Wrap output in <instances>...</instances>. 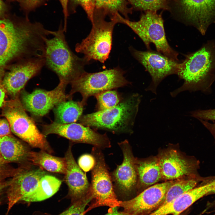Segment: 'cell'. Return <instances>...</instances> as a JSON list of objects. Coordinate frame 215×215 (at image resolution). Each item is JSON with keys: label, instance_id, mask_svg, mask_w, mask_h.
Instances as JSON below:
<instances>
[{"label": "cell", "instance_id": "1", "mask_svg": "<svg viewBox=\"0 0 215 215\" xmlns=\"http://www.w3.org/2000/svg\"><path fill=\"white\" fill-rule=\"evenodd\" d=\"M48 30L41 23L10 13L0 19V79L10 62L42 58Z\"/></svg>", "mask_w": 215, "mask_h": 215}, {"label": "cell", "instance_id": "2", "mask_svg": "<svg viewBox=\"0 0 215 215\" xmlns=\"http://www.w3.org/2000/svg\"><path fill=\"white\" fill-rule=\"evenodd\" d=\"M215 43L210 42L198 50L185 56L180 63L177 75L184 82L171 92L172 97L185 91H205L210 88L215 78Z\"/></svg>", "mask_w": 215, "mask_h": 215}, {"label": "cell", "instance_id": "3", "mask_svg": "<svg viewBox=\"0 0 215 215\" xmlns=\"http://www.w3.org/2000/svg\"><path fill=\"white\" fill-rule=\"evenodd\" d=\"M61 24L53 37L45 40V66L54 72L59 81L70 84L85 71L88 63L83 57L76 56L70 49L66 40Z\"/></svg>", "mask_w": 215, "mask_h": 215}, {"label": "cell", "instance_id": "4", "mask_svg": "<svg viewBox=\"0 0 215 215\" xmlns=\"http://www.w3.org/2000/svg\"><path fill=\"white\" fill-rule=\"evenodd\" d=\"M141 96L133 94L113 108L82 116L80 123L115 133H131Z\"/></svg>", "mask_w": 215, "mask_h": 215}, {"label": "cell", "instance_id": "5", "mask_svg": "<svg viewBox=\"0 0 215 215\" xmlns=\"http://www.w3.org/2000/svg\"><path fill=\"white\" fill-rule=\"evenodd\" d=\"M119 13L110 17L102 9H95L91 22L92 28L88 35L75 46L76 51L83 54L88 62L91 60L104 63L108 59L112 48L113 30L119 23Z\"/></svg>", "mask_w": 215, "mask_h": 215}, {"label": "cell", "instance_id": "6", "mask_svg": "<svg viewBox=\"0 0 215 215\" xmlns=\"http://www.w3.org/2000/svg\"><path fill=\"white\" fill-rule=\"evenodd\" d=\"M1 116L8 121L11 132L31 147L52 154L53 151L46 137L26 112L19 96L6 101Z\"/></svg>", "mask_w": 215, "mask_h": 215}, {"label": "cell", "instance_id": "7", "mask_svg": "<svg viewBox=\"0 0 215 215\" xmlns=\"http://www.w3.org/2000/svg\"><path fill=\"white\" fill-rule=\"evenodd\" d=\"M119 21L120 23L126 25L137 34L148 49L150 44L153 43L159 53L173 60H179L178 53L170 46L166 39L161 14L156 11H146L136 22L130 21L120 15Z\"/></svg>", "mask_w": 215, "mask_h": 215}, {"label": "cell", "instance_id": "8", "mask_svg": "<svg viewBox=\"0 0 215 215\" xmlns=\"http://www.w3.org/2000/svg\"><path fill=\"white\" fill-rule=\"evenodd\" d=\"M124 73L125 71L119 67L93 73L85 71L70 84L71 88L67 94L68 100L72 99L73 95L79 92L82 97L80 102L84 106L91 96L131 84L124 77Z\"/></svg>", "mask_w": 215, "mask_h": 215}, {"label": "cell", "instance_id": "9", "mask_svg": "<svg viewBox=\"0 0 215 215\" xmlns=\"http://www.w3.org/2000/svg\"><path fill=\"white\" fill-rule=\"evenodd\" d=\"M91 154L95 160L92 171L90 185L91 203L86 210V213L101 206L120 207L121 201L119 200L115 192L111 176L101 149L93 147Z\"/></svg>", "mask_w": 215, "mask_h": 215}, {"label": "cell", "instance_id": "10", "mask_svg": "<svg viewBox=\"0 0 215 215\" xmlns=\"http://www.w3.org/2000/svg\"><path fill=\"white\" fill-rule=\"evenodd\" d=\"M170 11L182 22L195 26L202 34L215 22V0H173Z\"/></svg>", "mask_w": 215, "mask_h": 215}, {"label": "cell", "instance_id": "11", "mask_svg": "<svg viewBox=\"0 0 215 215\" xmlns=\"http://www.w3.org/2000/svg\"><path fill=\"white\" fill-rule=\"evenodd\" d=\"M42 126V133L45 136L55 134L72 142L89 144L101 149L111 146L110 141L106 134H100L80 123L61 124L54 121Z\"/></svg>", "mask_w": 215, "mask_h": 215}, {"label": "cell", "instance_id": "12", "mask_svg": "<svg viewBox=\"0 0 215 215\" xmlns=\"http://www.w3.org/2000/svg\"><path fill=\"white\" fill-rule=\"evenodd\" d=\"M67 85L59 81L58 85L52 90L38 89L31 93L23 89L20 93L19 99L26 110L34 118L40 119L58 104L68 99L65 92Z\"/></svg>", "mask_w": 215, "mask_h": 215}, {"label": "cell", "instance_id": "13", "mask_svg": "<svg viewBox=\"0 0 215 215\" xmlns=\"http://www.w3.org/2000/svg\"><path fill=\"white\" fill-rule=\"evenodd\" d=\"M130 50L134 57L140 63L150 74L152 82L145 90L156 94L159 84L166 77L177 74L180 63L159 53L150 50L138 51L133 47Z\"/></svg>", "mask_w": 215, "mask_h": 215}, {"label": "cell", "instance_id": "14", "mask_svg": "<svg viewBox=\"0 0 215 215\" xmlns=\"http://www.w3.org/2000/svg\"><path fill=\"white\" fill-rule=\"evenodd\" d=\"M176 180L149 186L136 196L121 201L120 207L129 215H148L162 206L167 191Z\"/></svg>", "mask_w": 215, "mask_h": 215}, {"label": "cell", "instance_id": "15", "mask_svg": "<svg viewBox=\"0 0 215 215\" xmlns=\"http://www.w3.org/2000/svg\"><path fill=\"white\" fill-rule=\"evenodd\" d=\"M45 63L44 58L35 57L21 60L12 66L2 80L6 92L12 99L19 96L27 82L40 73Z\"/></svg>", "mask_w": 215, "mask_h": 215}, {"label": "cell", "instance_id": "16", "mask_svg": "<svg viewBox=\"0 0 215 215\" xmlns=\"http://www.w3.org/2000/svg\"><path fill=\"white\" fill-rule=\"evenodd\" d=\"M46 174L44 170L39 168L21 167L7 182L8 212L20 201H23L36 188L41 178Z\"/></svg>", "mask_w": 215, "mask_h": 215}, {"label": "cell", "instance_id": "17", "mask_svg": "<svg viewBox=\"0 0 215 215\" xmlns=\"http://www.w3.org/2000/svg\"><path fill=\"white\" fill-rule=\"evenodd\" d=\"M118 144L123 153V161L121 165L117 166L111 177L116 191L122 197L127 198L131 195L137 184L136 159L127 140Z\"/></svg>", "mask_w": 215, "mask_h": 215}, {"label": "cell", "instance_id": "18", "mask_svg": "<svg viewBox=\"0 0 215 215\" xmlns=\"http://www.w3.org/2000/svg\"><path fill=\"white\" fill-rule=\"evenodd\" d=\"M162 178L168 180L184 176L196 177L199 162L184 157L177 150L170 149L163 152L158 158Z\"/></svg>", "mask_w": 215, "mask_h": 215}, {"label": "cell", "instance_id": "19", "mask_svg": "<svg viewBox=\"0 0 215 215\" xmlns=\"http://www.w3.org/2000/svg\"><path fill=\"white\" fill-rule=\"evenodd\" d=\"M72 146L71 143L65 154L67 169L64 179L68 187V196L73 203L91 196L90 185L85 174L75 160L72 153Z\"/></svg>", "mask_w": 215, "mask_h": 215}, {"label": "cell", "instance_id": "20", "mask_svg": "<svg viewBox=\"0 0 215 215\" xmlns=\"http://www.w3.org/2000/svg\"><path fill=\"white\" fill-rule=\"evenodd\" d=\"M215 186V179L204 181L203 184L182 194L148 215H179L197 201L210 193Z\"/></svg>", "mask_w": 215, "mask_h": 215}, {"label": "cell", "instance_id": "21", "mask_svg": "<svg viewBox=\"0 0 215 215\" xmlns=\"http://www.w3.org/2000/svg\"><path fill=\"white\" fill-rule=\"evenodd\" d=\"M30 150L12 135L0 137V152L7 162L21 164L22 167H31L28 161Z\"/></svg>", "mask_w": 215, "mask_h": 215}, {"label": "cell", "instance_id": "22", "mask_svg": "<svg viewBox=\"0 0 215 215\" xmlns=\"http://www.w3.org/2000/svg\"><path fill=\"white\" fill-rule=\"evenodd\" d=\"M51 154L42 150L39 152L30 150L28 161L32 165L37 166L43 170L65 175L67 169L65 157H56Z\"/></svg>", "mask_w": 215, "mask_h": 215}, {"label": "cell", "instance_id": "23", "mask_svg": "<svg viewBox=\"0 0 215 215\" xmlns=\"http://www.w3.org/2000/svg\"><path fill=\"white\" fill-rule=\"evenodd\" d=\"M135 164L138 185L151 186L162 179L158 158H153L143 161L136 160Z\"/></svg>", "mask_w": 215, "mask_h": 215}, {"label": "cell", "instance_id": "24", "mask_svg": "<svg viewBox=\"0 0 215 215\" xmlns=\"http://www.w3.org/2000/svg\"><path fill=\"white\" fill-rule=\"evenodd\" d=\"M84 107L80 101L72 99L60 102L53 109L54 122L61 124L75 122L82 116Z\"/></svg>", "mask_w": 215, "mask_h": 215}, {"label": "cell", "instance_id": "25", "mask_svg": "<svg viewBox=\"0 0 215 215\" xmlns=\"http://www.w3.org/2000/svg\"><path fill=\"white\" fill-rule=\"evenodd\" d=\"M61 183L57 178L46 174L41 178L34 191L24 201L38 202L48 198L58 191Z\"/></svg>", "mask_w": 215, "mask_h": 215}, {"label": "cell", "instance_id": "26", "mask_svg": "<svg viewBox=\"0 0 215 215\" xmlns=\"http://www.w3.org/2000/svg\"><path fill=\"white\" fill-rule=\"evenodd\" d=\"M95 8L104 10L109 16L120 13L129 19L128 15L132 12L133 9L129 7L128 0H95Z\"/></svg>", "mask_w": 215, "mask_h": 215}, {"label": "cell", "instance_id": "27", "mask_svg": "<svg viewBox=\"0 0 215 215\" xmlns=\"http://www.w3.org/2000/svg\"><path fill=\"white\" fill-rule=\"evenodd\" d=\"M204 179L197 176L190 177L187 179L179 181L176 180L167 191L162 206L170 202L182 194L195 188L199 182Z\"/></svg>", "mask_w": 215, "mask_h": 215}, {"label": "cell", "instance_id": "28", "mask_svg": "<svg viewBox=\"0 0 215 215\" xmlns=\"http://www.w3.org/2000/svg\"><path fill=\"white\" fill-rule=\"evenodd\" d=\"M133 9L136 10H170L173 0H128Z\"/></svg>", "mask_w": 215, "mask_h": 215}, {"label": "cell", "instance_id": "29", "mask_svg": "<svg viewBox=\"0 0 215 215\" xmlns=\"http://www.w3.org/2000/svg\"><path fill=\"white\" fill-rule=\"evenodd\" d=\"M97 111L103 110L113 108L123 99L119 93L115 90H107L96 95Z\"/></svg>", "mask_w": 215, "mask_h": 215}, {"label": "cell", "instance_id": "30", "mask_svg": "<svg viewBox=\"0 0 215 215\" xmlns=\"http://www.w3.org/2000/svg\"><path fill=\"white\" fill-rule=\"evenodd\" d=\"M79 5L81 6L84 10L91 22L96 7L95 0H69L68 5L69 14L76 12V7Z\"/></svg>", "mask_w": 215, "mask_h": 215}, {"label": "cell", "instance_id": "31", "mask_svg": "<svg viewBox=\"0 0 215 215\" xmlns=\"http://www.w3.org/2000/svg\"><path fill=\"white\" fill-rule=\"evenodd\" d=\"M92 199V197L89 196L72 203L69 208L59 215H85V208Z\"/></svg>", "mask_w": 215, "mask_h": 215}, {"label": "cell", "instance_id": "32", "mask_svg": "<svg viewBox=\"0 0 215 215\" xmlns=\"http://www.w3.org/2000/svg\"><path fill=\"white\" fill-rule=\"evenodd\" d=\"M47 0H17L18 2L21 10L28 17L30 12L35 10L37 8L43 5Z\"/></svg>", "mask_w": 215, "mask_h": 215}, {"label": "cell", "instance_id": "33", "mask_svg": "<svg viewBox=\"0 0 215 215\" xmlns=\"http://www.w3.org/2000/svg\"><path fill=\"white\" fill-rule=\"evenodd\" d=\"M190 115L199 120L215 121V109L196 110L191 112Z\"/></svg>", "mask_w": 215, "mask_h": 215}, {"label": "cell", "instance_id": "34", "mask_svg": "<svg viewBox=\"0 0 215 215\" xmlns=\"http://www.w3.org/2000/svg\"><path fill=\"white\" fill-rule=\"evenodd\" d=\"M95 164V160L91 154H85L82 155L78 160V165L85 172L92 170Z\"/></svg>", "mask_w": 215, "mask_h": 215}, {"label": "cell", "instance_id": "35", "mask_svg": "<svg viewBox=\"0 0 215 215\" xmlns=\"http://www.w3.org/2000/svg\"><path fill=\"white\" fill-rule=\"evenodd\" d=\"M9 123L6 119H0V137L11 135Z\"/></svg>", "mask_w": 215, "mask_h": 215}, {"label": "cell", "instance_id": "36", "mask_svg": "<svg viewBox=\"0 0 215 215\" xmlns=\"http://www.w3.org/2000/svg\"><path fill=\"white\" fill-rule=\"evenodd\" d=\"M8 175H10V171L4 168H0V197L4 189L7 186V182L4 181V179Z\"/></svg>", "mask_w": 215, "mask_h": 215}, {"label": "cell", "instance_id": "37", "mask_svg": "<svg viewBox=\"0 0 215 215\" xmlns=\"http://www.w3.org/2000/svg\"><path fill=\"white\" fill-rule=\"evenodd\" d=\"M61 3L64 16L63 29L64 31H67V20L69 14L68 11V5L69 0H59Z\"/></svg>", "mask_w": 215, "mask_h": 215}, {"label": "cell", "instance_id": "38", "mask_svg": "<svg viewBox=\"0 0 215 215\" xmlns=\"http://www.w3.org/2000/svg\"><path fill=\"white\" fill-rule=\"evenodd\" d=\"M10 9L9 5L0 0V19L4 18L9 15Z\"/></svg>", "mask_w": 215, "mask_h": 215}, {"label": "cell", "instance_id": "39", "mask_svg": "<svg viewBox=\"0 0 215 215\" xmlns=\"http://www.w3.org/2000/svg\"><path fill=\"white\" fill-rule=\"evenodd\" d=\"M201 123L211 133L215 140V123H211L204 120L202 121Z\"/></svg>", "mask_w": 215, "mask_h": 215}, {"label": "cell", "instance_id": "40", "mask_svg": "<svg viewBox=\"0 0 215 215\" xmlns=\"http://www.w3.org/2000/svg\"><path fill=\"white\" fill-rule=\"evenodd\" d=\"M2 79H0V108L2 107L5 104V97L6 91L2 83Z\"/></svg>", "mask_w": 215, "mask_h": 215}, {"label": "cell", "instance_id": "41", "mask_svg": "<svg viewBox=\"0 0 215 215\" xmlns=\"http://www.w3.org/2000/svg\"><path fill=\"white\" fill-rule=\"evenodd\" d=\"M119 207L110 208L108 210V213L104 215H129L123 211H119Z\"/></svg>", "mask_w": 215, "mask_h": 215}, {"label": "cell", "instance_id": "42", "mask_svg": "<svg viewBox=\"0 0 215 215\" xmlns=\"http://www.w3.org/2000/svg\"><path fill=\"white\" fill-rule=\"evenodd\" d=\"M7 162L3 158L0 152V168H4V165Z\"/></svg>", "mask_w": 215, "mask_h": 215}, {"label": "cell", "instance_id": "43", "mask_svg": "<svg viewBox=\"0 0 215 215\" xmlns=\"http://www.w3.org/2000/svg\"><path fill=\"white\" fill-rule=\"evenodd\" d=\"M215 194V187L211 191L210 194Z\"/></svg>", "mask_w": 215, "mask_h": 215}, {"label": "cell", "instance_id": "44", "mask_svg": "<svg viewBox=\"0 0 215 215\" xmlns=\"http://www.w3.org/2000/svg\"><path fill=\"white\" fill-rule=\"evenodd\" d=\"M7 0V1H10V2L13 1H17V0Z\"/></svg>", "mask_w": 215, "mask_h": 215}, {"label": "cell", "instance_id": "45", "mask_svg": "<svg viewBox=\"0 0 215 215\" xmlns=\"http://www.w3.org/2000/svg\"><path fill=\"white\" fill-rule=\"evenodd\" d=\"M179 215H181V214H179Z\"/></svg>", "mask_w": 215, "mask_h": 215}]
</instances>
